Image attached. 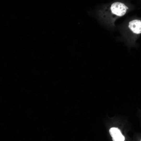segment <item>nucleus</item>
Here are the masks:
<instances>
[{
	"label": "nucleus",
	"instance_id": "f257e3e1",
	"mask_svg": "<svg viewBox=\"0 0 141 141\" xmlns=\"http://www.w3.org/2000/svg\"><path fill=\"white\" fill-rule=\"evenodd\" d=\"M128 8L124 4L119 2L113 3L111 6L112 12L118 16H122L126 13Z\"/></svg>",
	"mask_w": 141,
	"mask_h": 141
},
{
	"label": "nucleus",
	"instance_id": "f03ea898",
	"mask_svg": "<svg viewBox=\"0 0 141 141\" xmlns=\"http://www.w3.org/2000/svg\"><path fill=\"white\" fill-rule=\"evenodd\" d=\"M109 132L113 141H124L125 137L118 128L112 127L110 129Z\"/></svg>",
	"mask_w": 141,
	"mask_h": 141
},
{
	"label": "nucleus",
	"instance_id": "7ed1b4c3",
	"mask_svg": "<svg viewBox=\"0 0 141 141\" xmlns=\"http://www.w3.org/2000/svg\"><path fill=\"white\" fill-rule=\"evenodd\" d=\"M128 27L134 33L139 34L141 33V21L135 20L129 22Z\"/></svg>",
	"mask_w": 141,
	"mask_h": 141
},
{
	"label": "nucleus",
	"instance_id": "20e7f679",
	"mask_svg": "<svg viewBox=\"0 0 141 141\" xmlns=\"http://www.w3.org/2000/svg\"><path fill=\"white\" fill-rule=\"evenodd\" d=\"M140 141H141V140H140Z\"/></svg>",
	"mask_w": 141,
	"mask_h": 141
}]
</instances>
